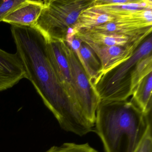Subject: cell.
I'll return each mask as SVG.
<instances>
[{
    "mask_svg": "<svg viewBox=\"0 0 152 152\" xmlns=\"http://www.w3.org/2000/svg\"><path fill=\"white\" fill-rule=\"evenodd\" d=\"M11 31L27 79L60 127L79 136L93 131L94 125L84 117L59 83L48 57L44 36L34 27L11 25Z\"/></svg>",
    "mask_w": 152,
    "mask_h": 152,
    "instance_id": "6da1fadb",
    "label": "cell"
},
{
    "mask_svg": "<svg viewBox=\"0 0 152 152\" xmlns=\"http://www.w3.org/2000/svg\"><path fill=\"white\" fill-rule=\"evenodd\" d=\"M132 101H100L95 132L105 152H134L151 121Z\"/></svg>",
    "mask_w": 152,
    "mask_h": 152,
    "instance_id": "7a4b0ae2",
    "label": "cell"
},
{
    "mask_svg": "<svg viewBox=\"0 0 152 152\" xmlns=\"http://www.w3.org/2000/svg\"><path fill=\"white\" fill-rule=\"evenodd\" d=\"M43 9L34 26L48 42L65 41L68 28L73 26L91 0H45Z\"/></svg>",
    "mask_w": 152,
    "mask_h": 152,
    "instance_id": "3957f363",
    "label": "cell"
},
{
    "mask_svg": "<svg viewBox=\"0 0 152 152\" xmlns=\"http://www.w3.org/2000/svg\"><path fill=\"white\" fill-rule=\"evenodd\" d=\"M59 43L69 65L74 83L77 104L84 117L94 125L96 112L100 102L96 87L90 82L72 50L65 41L59 42Z\"/></svg>",
    "mask_w": 152,
    "mask_h": 152,
    "instance_id": "277c9868",
    "label": "cell"
},
{
    "mask_svg": "<svg viewBox=\"0 0 152 152\" xmlns=\"http://www.w3.org/2000/svg\"><path fill=\"white\" fill-rule=\"evenodd\" d=\"M152 36L150 35L129 60L115 68L116 70L108 78L105 84L96 87L100 101H121V88L125 78L128 77L129 73L131 72L140 60L152 54Z\"/></svg>",
    "mask_w": 152,
    "mask_h": 152,
    "instance_id": "5b68a950",
    "label": "cell"
},
{
    "mask_svg": "<svg viewBox=\"0 0 152 152\" xmlns=\"http://www.w3.org/2000/svg\"><path fill=\"white\" fill-rule=\"evenodd\" d=\"M140 39L125 47L104 46L86 42L96 54L101 65L99 71L100 80L107 74L129 60L142 42Z\"/></svg>",
    "mask_w": 152,
    "mask_h": 152,
    "instance_id": "8992f818",
    "label": "cell"
},
{
    "mask_svg": "<svg viewBox=\"0 0 152 152\" xmlns=\"http://www.w3.org/2000/svg\"><path fill=\"white\" fill-rule=\"evenodd\" d=\"M46 49L49 59L59 83L69 97L78 105L73 80L68 62L62 51L59 42H47Z\"/></svg>",
    "mask_w": 152,
    "mask_h": 152,
    "instance_id": "52a82bcc",
    "label": "cell"
},
{
    "mask_svg": "<svg viewBox=\"0 0 152 152\" xmlns=\"http://www.w3.org/2000/svg\"><path fill=\"white\" fill-rule=\"evenodd\" d=\"M24 78L27 79L26 72L17 53L0 49V91L11 88Z\"/></svg>",
    "mask_w": 152,
    "mask_h": 152,
    "instance_id": "ba28073f",
    "label": "cell"
},
{
    "mask_svg": "<svg viewBox=\"0 0 152 152\" xmlns=\"http://www.w3.org/2000/svg\"><path fill=\"white\" fill-rule=\"evenodd\" d=\"M68 46L75 53L90 82L96 87L100 80L99 71L101 65L94 51L87 44L82 42L80 40L75 37Z\"/></svg>",
    "mask_w": 152,
    "mask_h": 152,
    "instance_id": "9c48e42d",
    "label": "cell"
},
{
    "mask_svg": "<svg viewBox=\"0 0 152 152\" xmlns=\"http://www.w3.org/2000/svg\"><path fill=\"white\" fill-rule=\"evenodd\" d=\"M44 5V1L28 0L24 5L10 13L2 22L11 25L34 27Z\"/></svg>",
    "mask_w": 152,
    "mask_h": 152,
    "instance_id": "30bf717a",
    "label": "cell"
},
{
    "mask_svg": "<svg viewBox=\"0 0 152 152\" xmlns=\"http://www.w3.org/2000/svg\"><path fill=\"white\" fill-rule=\"evenodd\" d=\"M148 34H144L138 37H129L123 34L114 33L98 32L90 30H83L78 32L75 37L82 42H92L104 46L125 47L139 40H143Z\"/></svg>",
    "mask_w": 152,
    "mask_h": 152,
    "instance_id": "8fae6325",
    "label": "cell"
},
{
    "mask_svg": "<svg viewBox=\"0 0 152 152\" xmlns=\"http://www.w3.org/2000/svg\"><path fill=\"white\" fill-rule=\"evenodd\" d=\"M90 8L106 14L115 19L125 17L143 10L152 9L151 0H131L125 4L113 6L91 5Z\"/></svg>",
    "mask_w": 152,
    "mask_h": 152,
    "instance_id": "7c38bea8",
    "label": "cell"
},
{
    "mask_svg": "<svg viewBox=\"0 0 152 152\" xmlns=\"http://www.w3.org/2000/svg\"><path fill=\"white\" fill-rule=\"evenodd\" d=\"M114 20L113 17L88 7L80 14L76 23L72 28L76 34L80 31L91 30Z\"/></svg>",
    "mask_w": 152,
    "mask_h": 152,
    "instance_id": "4fadbf2b",
    "label": "cell"
},
{
    "mask_svg": "<svg viewBox=\"0 0 152 152\" xmlns=\"http://www.w3.org/2000/svg\"><path fill=\"white\" fill-rule=\"evenodd\" d=\"M152 74L148 75L137 85L132 94V101L145 115L152 108Z\"/></svg>",
    "mask_w": 152,
    "mask_h": 152,
    "instance_id": "5bb4252c",
    "label": "cell"
},
{
    "mask_svg": "<svg viewBox=\"0 0 152 152\" xmlns=\"http://www.w3.org/2000/svg\"><path fill=\"white\" fill-rule=\"evenodd\" d=\"M152 54L140 60L131 72L129 92L132 96L134 90L140 82L152 72Z\"/></svg>",
    "mask_w": 152,
    "mask_h": 152,
    "instance_id": "9a60e30c",
    "label": "cell"
},
{
    "mask_svg": "<svg viewBox=\"0 0 152 152\" xmlns=\"http://www.w3.org/2000/svg\"><path fill=\"white\" fill-rule=\"evenodd\" d=\"M44 152H99L89 143L77 144L66 142L59 146H53Z\"/></svg>",
    "mask_w": 152,
    "mask_h": 152,
    "instance_id": "2e32d148",
    "label": "cell"
},
{
    "mask_svg": "<svg viewBox=\"0 0 152 152\" xmlns=\"http://www.w3.org/2000/svg\"><path fill=\"white\" fill-rule=\"evenodd\" d=\"M28 0H0V22L10 13L20 7Z\"/></svg>",
    "mask_w": 152,
    "mask_h": 152,
    "instance_id": "e0dca14e",
    "label": "cell"
},
{
    "mask_svg": "<svg viewBox=\"0 0 152 152\" xmlns=\"http://www.w3.org/2000/svg\"><path fill=\"white\" fill-rule=\"evenodd\" d=\"M134 152H152L151 124L148 126L142 140Z\"/></svg>",
    "mask_w": 152,
    "mask_h": 152,
    "instance_id": "ac0fdd59",
    "label": "cell"
}]
</instances>
